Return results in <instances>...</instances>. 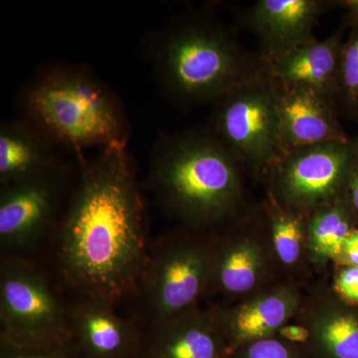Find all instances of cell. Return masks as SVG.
<instances>
[{"mask_svg":"<svg viewBox=\"0 0 358 358\" xmlns=\"http://www.w3.org/2000/svg\"><path fill=\"white\" fill-rule=\"evenodd\" d=\"M78 173L47 262L71 296L129 300L145 263L148 210L127 147L76 157Z\"/></svg>","mask_w":358,"mask_h":358,"instance_id":"obj_1","label":"cell"},{"mask_svg":"<svg viewBox=\"0 0 358 358\" xmlns=\"http://www.w3.org/2000/svg\"><path fill=\"white\" fill-rule=\"evenodd\" d=\"M243 171L210 129H189L157 138L147 182L176 225L214 233L256 208L248 202Z\"/></svg>","mask_w":358,"mask_h":358,"instance_id":"obj_2","label":"cell"},{"mask_svg":"<svg viewBox=\"0 0 358 358\" xmlns=\"http://www.w3.org/2000/svg\"><path fill=\"white\" fill-rule=\"evenodd\" d=\"M147 54L162 95L180 108L215 103L268 75L260 54L245 48L211 11L174 16L150 37Z\"/></svg>","mask_w":358,"mask_h":358,"instance_id":"obj_3","label":"cell"},{"mask_svg":"<svg viewBox=\"0 0 358 358\" xmlns=\"http://www.w3.org/2000/svg\"><path fill=\"white\" fill-rule=\"evenodd\" d=\"M20 117L59 148L127 147L131 126L124 103L91 67L59 62L40 68L18 94Z\"/></svg>","mask_w":358,"mask_h":358,"instance_id":"obj_4","label":"cell"},{"mask_svg":"<svg viewBox=\"0 0 358 358\" xmlns=\"http://www.w3.org/2000/svg\"><path fill=\"white\" fill-rule=\"evenodd\" d=\"M212 233L176 225L150 241L133 296L131 317L143 329L210 298Z\"/></svg>","mask_w":358,"mask_h":358,"instance_id":"obj_5","label":"cell"},{"mask_svg":"<svg viewBox=\"0 0 358 358\" xmlns=\"http://www.w3.org/2000/svg\"><path fill=\"white\" fill-rule=\"evenodd\" d=\"M66 293L47 261L0 259V341L27 348L70 343Z\"/></svg>","mask_w":358,"mask_h":358,"instance_id":"obj_6","label":"cell"},{"mask_svg":"<svg viewBox=\"0 0 358 358\" xmlns=\"http://www.w3.org/2000/svg\"><path fill=\"white\" fill-rule=\"evenodd\" d=\"M61 162L32 178L0 186V259L45 260L76 181Z\"/></svg>","mask_w":358,"mask_h":358,"instance_id":"obj_7","label":"cell"},{"mask_svg":"<svg viewBox=\"0 0 358 358\" xmlns=\"http://www.w3.org/2000/svg\"><path fill=\"white\" fill-rule=\"evenodd\" d=\"M208 128L244 171L268 178L281 157L280 120L270 75L213 103Z\"/></svg>","mask_w":358,"mask_h":358,"instance_id":"obj_8","label":"cell"},{"mask_svg":"<svg viewBox=\"0 0 358 358\" xmlns=\"http://www.w3.org/2000/svg\"><path fill=\"white\" fill-rule=\"evenodd\" d=\"M210 298L232 303L285 281L275 261L263 206L212 233Z\"/></svg>","mask_w":358,"mask_h":358,"instance_id":"obj_9","label":"cell"},{"mask_svg":"<svg viewBox=\"0 0 358 358\" xmlns=\"http://www.w3.org/2000/svg\"><path fill=\"white\" fill-rule=\"evenodd\" d=\"M348 141L320 143L282 154L268 174V194L278 204L310 214L346 200L353 173Z\"/></svg>","mask_w":358,"mask_h":358,"instance_id":"obj_10","label":"cell"},{"mask_svg":"<svg viewBox=\"0 0 358 358\" xmlns=\"http://www.w3.org/2000/svg\"><path fill=\"white\" fill-rule=\"evenodd\" d=\"M303 285L280 281L232 303H210L231 352L282 333L300 312Z\"/></svg>","mask_w":358,"mask_h":358,"instance_id":"obj_11","label":"cell"},{"mask_svg":"<svg viewBox=\"0 0 358 358\" xmlns=\"http://www.w3.org/2000/svg\"><path fill=\"white\" fill-rule=\"evenodd\" d=\"M294 322L312 358H358V306L341 300L326 279L306 286Z\"/></svg>","mask_w":358,"mask_h":358,"instance_id":"obj_12","label":"cell"},{"mask_svg":"<svg viewBox=\"0 0 358 358\" xmlns=\"http://www.w3.org/2000/svg\"><path fill=\"white\" fill-rule=\"evenodd\" d=\"M326 0H258L239 13L238 22L258 41L266 62L315 40L313 28L334 6Z\"/></svg>","mask_w":358,"mask_h":358,"instance_id":"obj_13","label":"cell"},{"mask_svg":"<svg viewBox=\"0 0 358 358\" xmlns=\"http://www.w3.org/2000/svg\"><path fill=\"white\" fill-rule=\"evenodd\" d=\"M71 343L82 358H136L143 327L106 299L72 296Z\"/></svg>","mask_w":358,"mask_h":358,"instance_id":"obj_14","label":"cell"},{"mask_svg":"<svg viewBox=\"0 0 358 358\" xmlns=\"http://www.w3.org/2000/svg\"><path fill=\"white\" fill-rule=\"evenodd\" d=\"M211 305L190 308L143 331L136 358H229Z\"/></svg>","mask_w":358,"mask_h":358,"instance_id":"obj_15","label":"cell"},{"mask_svg":"<svg viewBox=\"0 0 358 358\" xmlns=\"http://www.w3.org/2000/svg\"><path fill=\"white\" fill-rule=\"evenodd\" d=\"M270 78L279 113L281 155L320 143L348 141L326 99L305 85Z\"/></svg>","mask_w":358,"mask_h":358,"instance_id":"obj_16","label":"cell"},{"mask_svg":"<svg viewBox=\"0 0 358 358\" xmlns=\"http://www.w3.org/2000/svg\"><path fill=\"white\" fill-rule=\"evenodd\" d=\"M341 33L324 40H313L268 63V75L286 83L305 85L334 105L339 95Z\"/></svg>","mask_w":358,"mask_h":358,"instance_id":"obj_17","label":"cell"},{"mask_svg":"<svg viewBox=\"0 0 358 358\" xmlns=\"http://www.w3.org/2000/svg\"><path fill=\"white\" fill-rule=\"evenodd\" d=\"M59 148L36 127L18 119L0 126V186L13 185L57 166Z\"/></svg>","mask_w":358,"mask_h":358,"instance_id":"obj_18","label":"cell"},{"mask_svg":"<svg viewBox=\"0 0 358 358\" xmlns=\"http://www.w3.org/2000/svg\"><path fill=\"white\" fill-rule=\"evenodd\" d=\"M262 206L282 279L307 286L315 273L310 258L308 214L282 207L268 195Z\"/></svg>","mask_w":358,"mask_h":358,"instance_id":"obj_19","label":"cell"},{"mask_svg":"<svg viewBox=\"0 0 358 358\" xmlns=\"http://www.w3.org/2000/svg\"><path fill=\"white\" fill-rule=\"evenodd\" d=\"M308 228L313 272L324 275L338 262L346 238L355 229L352 209L346 200L320 207L308 214Z\"/></svg>","mask_w":358,"mask_h":358,"instance_id":"obj_20","label":"cell"},{"mask_svg":"<svg viewBox=\"0 0 358 358\" xmlns=\"http://www.w3.org/2000/svg\"><path fill=\"white\" fill-rule=\"evenodd\" d=\"M229 358H312L303 343L281 333L247 343Z\"/></svg>","mask_w":358,"mask_h":358,"instance_id":"obj_21","label":"cell"},{"mask_svg":"<svg viewBox=\"0 0 358 358\" xmlns=\"http://www.w3.org/2000/svg\"><path fill=\"white\" fill-rule=\"evenodd\" d=\"M355 28L343 47L339 94L345 93L348 100L358 103V26Z\"/></svg>","mask_w":358,"mask_h":358,"instance_id":"obj_22","label":"cell"},{"mask_svg":"<svg viewBox=\"0 0 358 358\" xmlns=\"http://www.w3.org/2000/svg\"><path fill=\"white\" fill-rule=\"evenodd\" d=\"M0 358H82L72 343L27 348L0 341Z\"/></svg>","mask_w":358,"mask_h":358,"instance_id":"obj_23","label":"cell"},{"mask_svg":"<svg viewBox=\"0 0 358 358\" xmlns=\"http://www.w3.org/2000/svg\"><path fill=\"white\" fill-rule=\"evenodd\" d=\"M334 266L331 287L341 300L358 306V267L350 265Z\"/></svg>","mask_w":358,"mask_h":358,"instance_id":"obj_24","label":"cell"},{"mask_svg":"<svg viewBox=\"0 0 358 358\" xmlns=\"http://www.w3.org/2000/svg\"><path fill=\"white\" fill-rule=\"evenodd\" d=\"M338 264L358 267V229L352 230V232L346 238L341 256L334 265Z\"/></svg>","mask_w":358,"mask_h":358,"instance_id":"obj_25","label":"cell"},{"mask_svg":"<svg viewBox=\"0 0 358 358\" xmlns=\"http://www.w3.org/2000/svg\"><path fill=\"white\" fill-rule=\"evenodd\" d=\"M348 190L350 192V201L346 202L352 209V213L358 214V169L353 171Z\"/></svg>","mask_w":358,"mask_h":358,"instance_id":"obj_26","label":"cell"},{"mask_svg":"<svg viewBox=\"0 0 358 358\" xmlns=\"http://www.w3.org/2000/svg\"><path fill=\"white\" fill-rule=\"evenodd\" d=\"M338 3L346 7L348 11L355 16V20H358V0H345V1L338 2Z\"/></svg>","mask_w":358,"mask_h":358,"instance_id":"obj_27","label":"cell"}]
</instances>
